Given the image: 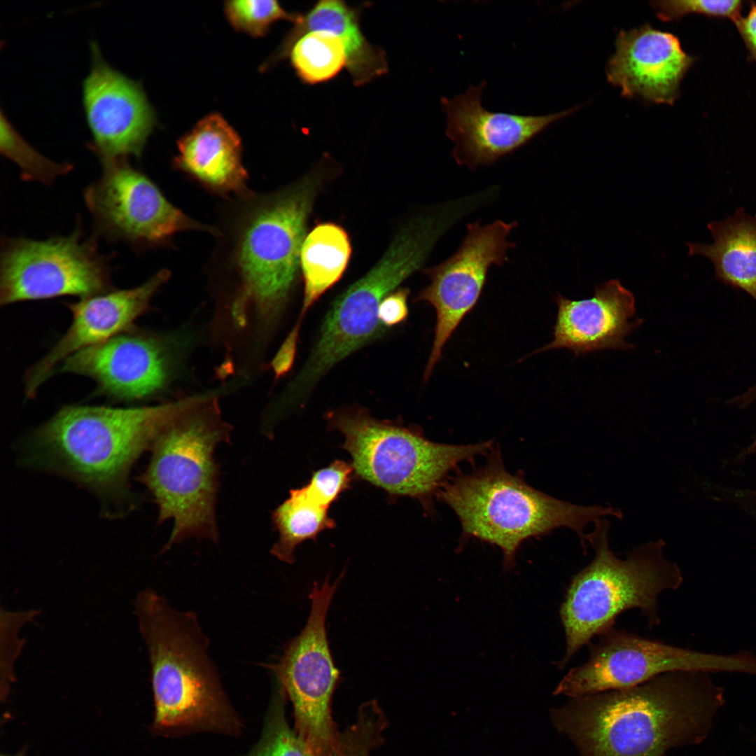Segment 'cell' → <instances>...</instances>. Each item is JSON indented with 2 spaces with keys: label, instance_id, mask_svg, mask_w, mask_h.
<instances>
[{
  "label": "cell",
  "instance_id": "ffe728a7",
  "mask_svg": "<svg viewBox=\"0 0 756 756\" xmlns=\"http://www.w3.org/2000/svg\"><path fill=\"white\" fill-rule=\"evenodd\" d=\"M554 300L558 310L554 340L535 353L567 349L579 356L634 348L626 337L643 320H631L636 314L635 298L618 279L595 286L594 295L589 299L572 300L557 294Z\"/></svg>",
  "mask_w": 756,
  "mask_h": 756
},
{
  "label": "cell",
  "instance_id": "8992f818",
  "mask_svg": "<svg viewBox=\"0 0 756 756\" xmlns=\"http://www.w3.org/2000/svg\"><path fill=\"white\" fill-rule=\"evenodd\" d=\"M230 433L213 398L178 414L154 439L139 480L158 506V524L174 520L163 551L189 538L218 542L219 470L214 455L218 444L230 442Z\"/></svg>",
  "mask_w": 756,
  "mask_h": 756
},
{
  "label": "cell",
  "instance_id": "f1b7e54d",
  "mask_svg": "<svg viewBox=\"0 0 756 756\" xmlns=\"http://www.w3.org/2000/svg\"><path fill=\"white\" fill-rule=\"evenodd\" d=\"M225 10L234 27L254 36L265 34L276 21L287 20L295 23L300 16L288 13L272 0L230 1Z\"/></svg>",
  "mask_w": 756,
  "mask_h": 756
},
{
  "label": "cell",
  "instance_id": "f546056e",
  "mask_svg": "<svg viewBox=\"0 0 756 756\" xmlns=\"http://www.w3.org/2000/svg\"><path fill=\"white\" fill-rule=\"evenodd\" d=\"M657 17L662 21L671 22L691 13L710 17L729 18L734 23L740 19L742 1L726 0H676L650 2Z\"/></svg>",
  "mask_w": 756,
  "mask_h": 756
},
{
  "label": "cell",
  "instance_id": "6da1fadb",
  "mask_svg": "<svg viewBox=\"0 0 756 756\" xmlns=\"http://www.w3.org/2000/svg\"><path fill=\"white\" fill-rule=\"evenodd\" d=\"M721 696L707 673L676 671L631 687L571 699L550 716L580 756H666L699 740Z\"/></svg>",
  "mask_w": 756,
  "mask_h": 756
},
{
  "label": "cell",
  "instance_id": "d4e9b609",
  "mask_svg": "<svg viewBox=\"0 0 756 756\" xmlns=\"http://www.w3.org/2000/svg\"><path fill=\"white\" fill-rule=\"evenodd\" d=\"M289 497L272 512L279 539L270 553L279 560L294 563L295 550L307 540H316L324 530L335 527L328 507L321 505L304 486L290 491Z\"/></svg>",
  "mask_w": 756,
  "mask_h": 756
},
{
  "label": "cell",
  "instance_id": "7402d4cb",
  "mask_svg": "<svg viewBox=\"0 0 756 756\" xmlns=\"http://www.w3.org/2000/svg\"><path fill=\"white\" fill-rule=\"evenodd\" d=\"M318 30L330 31L342 41L346 55V68L354 85L367 84L386 73L388 65L384 51L371 44L364 36L358 11L342 1H320L305 15H300L279 54L286 55L301 36Z\"/></svg>",
  "mask_w": 756,
  "mask_h": 756
},
{
  "label": "cell",
  "instance_id": "2e32d148",
  "mask_svg": "<svg viewBox=\"0 0 756 756\" xmlns=\"http://www.w3.org/2000/svg\"><path fill=\"white\" fill-rule=\"evenodd\" d=\"M168 339L132 330L68 357L61 372L88 376L99 391L122 400L160 391L170 379L175 354Z\"/></svg>",
  "mask_w": 756,
  "mask_h": 756
},
{
  "label": "cell",
  "instance_id": "8fae6325",
  "mask_svg": "<svg viewBox=\"0 0 756 756\" xmlns=\"http://www.w3.org/2000/svg\"><path fill=\"white\" fill-rule=\"evenodd\" d=\"M344 573L332 584L329 575L321 584L313 583L309 596L311 610L305 626L287 643L279 660L267 666L293 704L295 732L315 756H326L340 734L331 717V700L340 680V671L332 658L326 620Z\"/></svg>",
  "mask_w": 756,
  "mask_h": 756
},
{
  "label": "cell",
  "instance_id": "4316f807",
  "mask_svg": "<svg viewBox=\"0 0 756 756\" xmlns=\"http://www.w3.org/2000/svg\"><path fill=\"white\" fill-rule=\"evenodd\" d=\"M0 150L18 166L23 180L50 185L57 177L72 169L71 164L55 162L35 150L15 130L3 111L0 118Z\"/></svg>",
  "mask_w": 756,
  "mask_h": 756
},
{
  "label": "cell",
  "instance_id": "9c48e42d",
  "mask_svg": "<svg viewBox=\"0 0 756 756\" xmlns=\"http://www.w3.org/2000/svg\"><path fill=\"white\" fill-rule=\"evenodd\" d=\"M426 255L412 234H396L374 266L332 304L314 349L290 386L291 396L309 391L334 365L386 332L378 316L381 302L421 267Z\"/></svg>",
  "mask_w": 756,
  "mask_h": 756
},
{
  "label": "cell",
  "instance_id": "30bf717a",
  "mask_svg": "<svg viewBox=\"0 0 756 756\" xmlns=\"http://www.w3.org/2000/svg\"><path fill=\"white\" fill-rule=\"evenodd\" d=\"M587 645L588 659L571 668L554 694L570 699L638 685L676 671L756 675V655L716 654L682 648L614 627Z\"/></svg>",
  "mask_w": 756,
  "mask_h": 756
},
{
  "label": "cell",
  "instance_id": "83f0119b",
  "mask_svg": "<svg viewBox=\"0 0 756 756\" xmlns=\"http://www.w3.org/2000/svg\"><path fill=\"white\" fill-rule=\"evenodd\" d=\"M276 694L259 741L243 756H315L306 742L289 727L282 690Z\"/></svg>",
  "mask_w": 756,
  "mask_h": 756
},
{
  "label": "cell",
  "instance_id": "e575fe53",
  "mask_svg": "<svg viewBox=\"0 0 756 756\" xmlns=\"http://www.w3.org/2000/svg\"><path fill=\"white\" fill-rule=\"evenodd\" d=\"M1 756H27V755L25 754V750H21L20 752L14 755H1Z\"/></svg>",
  "mask_w": 756,
  "mask_h": 756
},
{
  "label": "cell",
  "instance_id": "484cf974",
  "mask_svg": "<svg viewBox=\"0 0 756 756\" xmlns=\"http://www.w3.org/2000/svg\"><path fill=\"white\" fill-rule=\"evenodd\" d=\"M288 53L297 75L308 84L330 80L346 66L342 41L328 31L304 34L295 41Z\"/></svg>",
  "mask_w": 756,
  "mask_h": 756
},
{
  "label": "cell",
  "instance_id": "3957f363",
  "mask_svg": "<svg viewBox=\"0 0 756 756\" xmlns=\"http://www.w3.org/2000/svg\"><path fill=\"white\" fill-rule=\"evenodd\" d=\"M134 605L150 666L153 729L239 731L240 722L221 687L195 614L174 609L151 588L140 591Z\"/></svg>",
  "mask_w": 756,
  "mask_h": 756
},
{
  "label": "cell",
  "instance_id": "44dd1931",
  "mask_svg": "<svg viewBox=\"0 0 756 756\" xmlns=\"http://www.w3.org/2000/svg\"><path fill=\"white\" fill-rule=\"evenodd\" d=\"M176 164L206 186L218 190L239 191L246 172L241 160L237 133L218 114L200 121L178 142Z\"/></svg>",
  "mask_w": 756,
  "mask_h": 756
},
{
  "label": "cell",
  "instance_id": "d6a6232c",
  "mask_svg": "<svg viewBox=\"0 0 756 756\" xmlns=\"http://www.w3.org/2000/svg\"><path fill=\"white\" fill-rule=\"evenodd\" d=\"M409 293L407 288H399L388 295L381 302L378 316L382 324L387 329L407 318Z\"/></svg>",
  "mask_w": 756,
  "mask_h": 756
},
{
  "label": "cell",
  "instance_id": "277c9868",
  "mask_svg": "<svg viewBox=\"0 0 756 756\" xmlns=\"http://www.w3.org/2000/svg\"><path fill=\"white\" fill-rule=\"evenodd\" d=\"M437 496L457 515L463 538L501 549L505 569L514 566L516 552L526 539L565 527L578 536L585 551L587 524L606 516L622 517L611 506L578 505L536 489L521 474L507 471L498 449H491L484 465L447 479Z\"/></svg>",
  "mask_w": 756,
  "mask_h": 756
},
{
  "label": "cell",
  "instance_id": "4fadbf2b",
  "mask_svg": "<svg viewBox=\"0 0 756 756\" xmlns=\"http://www.w3.org/2000/svg\"><path fill=\"white\" fill-rule=\"evenodd\" d=\"M101 162L102 175L84 190L85 204L101 235L137 246L160 242L180 230L209 229L170 204L127 159Z\"/></svg>",
  "mask_w": 756,
  "mask_h": 756
},
{
  "label": "cell",
  "instance_id": "7a4b0ae2",
  "mask_svg": "<svg viewBox=\"0 0 756 756\" xmlns=\"http://www.w3.org/2000/svg\"><path fill=\"white\" fill-rule=\"evenodd\" d=\"M197 401L193 396L148 407L66 405L30 438L27 460L119 507L130 500L127 476L134 461L167 423Z\"/></svg>",
  "mask_w": 756,
  "mask_h": 756
},
{
  "label": "cell",
  "instance_id": "ac0fdd59",
  "mask_svg": "<svg viewBox=\"0 0 756 756\" xmlns=\"http://www.w3.org/2000/svg\"><path fill=\"white\" fill-rule=\"evenodd\" d=\"M169 276V272L163 270L139 286L111 290L67 303L72 314V323L52 349L27 371V396L34 397L62 360L130 330L134 321L148 309L152 297Z\"/></svg>",
  "mask_w": 756,
  "mask_h": 756
},
{
  "label": "cell",
  "instance_id": "9a60e30c",
  "mask_svg": "<svg viewBox=\"0 0 756 756\" xmlns=\"http://www.w3.org/2000/svg\"><path fill=\"white\" fill-rule=\"evenodd\" d=\"M83 84V102L92 135L90 148L100 161L139 157L155 122L141 85L111 66L95 43Z\"/></svg>",
  "mask_w": 756,
  "mask_h": 756
},
{
  "label": "cell",
  "instance_id": "d6986e66",
  "mask_svg": "<svg viewBox=\"0 0 756 756\" xmlns=\"http://www.w3.org/2000/svg\"><path fill=\"white\" fill-rule=\"evenodd\" d=\"M694 60L675 35L646 24L617 34L606 75L623 97L671 105Z\"/></svg>",
  "mask_w": 756,
  "mask_h": 756
},
{
  "label": "cell",
  "instance_id": "836d02e7",
  "mask_svg": "<svg viewBox=\"0 0 756 756\" xmlns=\"http://www.w3.org/2000/svg\"><path fill=\"white\" fill-rule=\"evenodd\" d=\"M751 59L756 60V3H752L745 17L735 23Z\"/></svg>",
  "mask_w": 756,
  "mask_h": 756
},
{
  "label": "cell",
  "instance_id": "7c38bea8",
  "mask_svg": "<svg viewBox=\"0 0 756 756\" xmlns=\"http://www.w3.org/2000/svg\"><path fill=\"white\" fill-rule=\"evenodd\" d=\"M108 258L79 226L67 236L1 241V305L62 295L83 298L112 290Z\"/></svg>",
  "mask_w": 756,
  "mask_h": 756
},
{
  "label": "cell",
  "instance_id": "603a6c76",
  "mask_svg": "<svg viewBox=\"0 0 756 756\" xmlns=\"http://www.w3.org/2000/svg\"><path fill=\"white\" fill-rule=\"evenodd\" d=\"M707 227L713 242H686L688 255L708 258L716 280L746 292L756 302V215L740 207L732 216L708 223Z\"/></svg>",
  "mask_w": 756,
  "mask_h": 756
},
{
  "label": "cell",
  "instance_id": "4dcf8cb0",
  "mask_svg": "<svg viewBox=\"0 0 756 756\" xmlns=\"http://www.w3.org/2000/svg\"><path fill=\"white\" fill-rule=\"evenodd\" d=\"M384 727L377 716L361 712L356 722L340 734L337 743L326 756H369L380 741Z\"/></svg>",
  "mask_w": 756,
  "mask_h": 756
},
{
  "label": "cell",
  "instance_id": "5bb4252c",
  "mask_svg": "<svg viewBox=\"0 0 756 756\" xmlns=\"http://www.w3.org/2000/svg\"><path fill=\"white\" fill-rule=\"evenodd\" d=\"M517 225L515 221L500 220L484 225L469 223L458 251L443 262L424 270L430 284L414 301L428 303L436 313L434 340L424 374L425 382L440 360L445 344L477 304L491 266H500L507 260V251L515 247L507 237Z\"/></svg>",
  "mask_w": 756,
  "mask_h": 756
},
{
  "label": "cell",
  "instance_id": "1f68e13d",
  "mask_svg": "<svg viewBox=\"0 0 756 756\" xmlns=\"http://www.w3.org/2000/svg\"><path fill=\"white\" fill-rule=\"evenodd\" d=\"M354 473L351 463L335 460L327 467L313 472L304 486L316 500L329 508L340 494L350 487Z\"/></svg>",
  "mask_w": 756,
  "mask_h": 756
},
{
  "label": "cell",
  "instance_id": "e0dca14e",
  "mask_svg": "<svg viewBox=\"0 0 756 756\" xmlns=\"http://www.w3.org/2000/svg\"><path fill=\"white\" fill-rule=\"evenodd\" d=\"M486 85L485 80L470 84L464 93L441 99L447 115L445 133L455 146L451 155L458 164L470 169L514 152L577 109L543 115L490 111L482 104Z\"/></svg>",
  "mask_w": 756,
  "mask_h": 756
},
{
  "label": "cell",
  "instance_id": "52a82bcc",
  "mask_svg": "<svg viewBox=\"0 0 756 756\" xmlns=\"http://www.w3.org/2000/svg\"><path fill=\"white\" fill-rule=\"evenodd\" d=\"M329 428L340 432L359 478L393 496L417 499L431 511L433 498L448 474L463 461L488 454L491 441L448 444L427 439L419 428L370 415L360 407L326 414Z\"/></svg>",
  "mask_w": 756,
  "mask_h": 756
},
{
  "label": "cell",
  "instance_id": "5b68a950",
  "mask_svg": "<svg viewBox=\"0 0 756 756\" xmlns=\"http://www.w3.org/2000/svg\"><path fill=\"white\" fill-rule=\"evenodd\" d=\"M594 526L587 535L594 557L572 578L559 610L566 638L565 654L556 663L559 668L594 637L613 628L624 611L639 609L650 628L659 625L658 596L678 589L683 580L678 565L664 557L663 540L643 544L621 559L609 547V522L603 518Z\"/></svg>",
  "mask_w": 756,
  "mask_h": 756
},
{
  "label": "cell",
  "instance_id": "ba28073f",
  "mask_svg": "<svg viewBox=\"0 0 756 756\" xmlns=\"http://www.w3.org/2000/svg\"><path fill=\"white\" fill-rule=\"evenodd\" d=\"M318 186L319 178L309 175L253 214L239 244L243 290L234 312L251 304L265 326L280 316L298 273L306 224Z\"/></svg>",
  "mask_w": 756,
  "mask_h": 756
},
{
  "label": "cell",
  "instance_id": "cb8c5ba5",
  "mask_svg": "<svg viewBox=\"0 0 756 756\" xmlns=\"http://www.w3.org/2000/svg\"><path fill=\"white\" fill-rule=\"evenodd\" d=\"M351 253L346 232L340 225L326 223L316 225L304 238L300 265L304 289L302 310L290 335L298 338L308 309L344 272Z\"/></svg>",
  "mask_w": 756,
  "mask_h": 756
}]
</instances>
